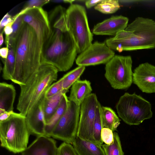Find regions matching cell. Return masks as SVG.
Segmentation results:
<instances>
[{
	"label": "cell",
	"instance_id": "obj_2",
	"mask_svg": "<svg viewBox=\"0 0 155 155\" xmlns=\"http://www.w3.org/2000/svg\"><path fill=\"white\" fill-rule=\"evenodd\" d=\"M113 51H123L155 48V21L143 17L136 18L125 30L104 42Z\"/></svg>",
	"mask_w": 155,
	"mask_h": 155
},
{
	"label": "cell",
	"instance_id": "obj_8",
	"mask_svg": "<svg viewBox=\"0 0 155 155\" xmlns=\"http://www.w3.org/2000/svg\"><path fill=\"white\" fill-rule=\"evenodd\" d=\"M132 60L130 56L115 55L105 64V77L111 87L126 89L133 82Z\"/></svg>",
	"mask_w": 155,
	"mask_h": 155
},
{
	"label": "cell",
	"instance_id": "obj_3",
	"mask_svg": "<svg viewBox=\"0 0 155 155\" xmlns=\"http://www.w3.org/2000/svg\"><path fill=\"white\" fill-rule=\"evenodd\" d=\"M51 28L49 37L41 46V63L51 65L58 71H66L76 59V45L67 28Z\"/></svg>",
	"mask_w": 155,
	"mask_h": 155
},
{
	"label": "cell",
	"instance_id": "obj_5",
	"mask_svg": "<svg viewBox=\"0 0 155 155\" xmlns=\"http://www.w3.org/2000/svg\"><path fill=\"white\" fill-rule=\"evenodd\" d=\"M30 134L25 116L20 113L13 111L8 119L0 121L1 146L14 153L27 148Z\"/></svg>",
	"mask_w": 155,
	"mask_h": 155
},
{
	"label": "cell",
	"instance_id": "obj_24",
	"mask_svg": "<svg viewBox=\"0 0 155 155\" xmlns=\"http://www.w3.org/2000/svg\"><path fill=\"white\" fill-rule=\"evenodd\" d=\"M102 106L98 102L96 111L95 116L93 125V136L94 142L100 145L103 142L101 138V132L104 127L102 119Z\"/></svg>",
	"mask_w": 155,
	"mask_h": 155
},
{
	"label": "cell",
	"instance_id": "obj_36",
	"mask_svg": "<svg viewBox=\"0 0 155 155\" xmlns=\"http://www.w3.org/2000/svg\"><path fill=\"white\" fill-rule=\"evenodd\" d=\"M9 50L8 47H3L0 49V56L3 59H6L8 56Z\"/></svg>",
	"mask_w": 155,
	"mask_h": 155
},
{
	"label": "cell",
	"instance_id": "obj_35",
	"mask_svg": "<svg viewBox=\"0 0 155 155\" xmlns=\"http://www.w3.org/2000/svg\"><path fill=\"white\" fill-rule=\"evenodd\" d=\"M102 1V0H87L85 2V4L87 8H90L93 6L95 7Z\"/></svg>",
	"mask_w": 155,
	"mask_h": 155
},
{
	"label": "cell",
	"instance_id": "obj_37",
	"mask_svg": "<svg viewBox=\"0 0 155 155\" xmlns=\"http://www.w3.org/2000/svg\"><path fill=\"white\" fill-rule=\"evenodd\" d=\"M13 111L5 112L0 114V121H4L8 119L10 116Z\"/></svg>",
	"mask_w": 155,
	"mask_h": 155
},
{
	"label": "cell",
	"instance_id": "obj_17",
	"mask_svg": "<svg viewBox=\"0 0 155 155\" xmlns=\"http://www.w3.org/2000/svg\"><path fill=\"white\" fill-rule=\"evenodd\" d=\"M92 88L90 81L78 80L71 86L68 100L80 106L84 100L91 94Z\"/></svg>",
	"mask_w": 155,
	"mask_h": 155
},
{
	"label": "cell",
	"instance_id": "obj_11",
	"mask_svg": "<svg viewBox=\"0 0 155 155\" xmlns=\"http://www.w3.org/2000/svg\"><path fill=\"white\" fill-rule=\"evenodd\" d=\"M115 55L105 42L96 41L79 54L75 62L78 66L85 67L106 64Z\"/></svg>",
	"mask_w": 155,
	"mask_h": 155
},
{
	"label": "cell",
	"instance_id": "obj_22",
	"mask_svg": "<svg viewBox=\"0 0 155 155\" xmlns=\"http://www.w3.org/2000/svg\"><path fill=\"white\" fill-rule=\"evenodd\" d=\"M68 91L63 90L50 97H45L44 110L46 123L49 120L59 106L64 94Z\"/></svg>",
	"mask_w": 155,
	"mask_h": 155
},
{
	"label": "cell",
	"instance_id": "obj_34",
	"mask_svg": "<svg viewBox=\"0 0 155 155\" xmlns=\"http://www.w3.org/2000/svg\"><path fill=\"white\" fill-rule=\"evenodd\" d=\"M13 21L8 23L4 28L3 31L5 35V37H9L12 33L13 29L12 25L14 22Z\"/></svg>",
	"mask_w": 155,
	"mask_h": 155
},
{
	"label": "cell",
	"instance_id": "obj_38",
	"mask_svg": "<svg viewBox=\"0 0 155 155\" xmlns=\"http://www.w3.org/2000/svg\"><path fill=\"white\" fill-rule=\"evenodd\" d=\"M4 41L2 32L1 33L0 35V46L1 47Z\"/></svg>",
	"mask_w": 155,
	"mask_h": 155
},
{
	"label": "cell",
	"instance_id": "obj_15",
	"mask_svg": "<svg viewBox=\"0 0 155 155\" xmlns=\"http://www.w3.org/2000/svg\"><path fill=\"white\" fill-rule=\"evenodd\" d=\"M128 20L127 18L121 15L112 16L95 25L92 33L96 35L114 36L118 32L125 29Z\"/></svg>",
	"mask_w": 155,
	"mask_h": 155
},
{
	"label": "cell",
	"instance_id": "obj_20",
	"mask_svg": "<svg viewBox=\"0 0 155 155\" xmlns=\"http://www.w3.org/2000/svg\"><path fill=\"white\" fill-rule=\"evenodd\" d=\"M8 50L7 58L3 59L4 66L2 77L5 80H11L14 73L16 62V40L9 39L6 44Z\"/></svg>",
	"mask_w": 155,
	"mask_h": 155
},
{
	"label": "cell",
	"instance_id": "obj_23",
	"mask_svg": "<svg viewBox=\"0 0 155 155\" xmlns=\"http://www.w3.org/2000/svg\"><path fill=\"white\" fill-rule=\"evenodd\" d=\"M102 119L104 127L116 130L120 124V120L110 107L102 106Z\"/></svg>",
	"mask_w": 155,
	"mask_h": 155
},
{
	"label": "cell",
	"instance_id": "obj_7",
	"mask_svg": "<svg viewBox=\"0 0 155 155\" xmlns=\"http://www.w3.org/2000/svg\"><path fill=\"white\" fill-rule=\"evenodd\" d=\"M66 13L68 30L80 54L92 44L93 40L86 9L81 5L72 4L66 9Z\"/></svg>",
	"mask_w": 155,
	"mask_h": 155
},
{
	"label": "cell",
	"instance_id": "obj_6",
	"mask_svg": "<svg viewBox=\"0 0 155 155\" xmlns=\"http://www.w3.org/2000/svg\"><path fill=\"white\" fill-rule=\"evenodd\" d=\"M116 108L119 117L130 125H138L153 115L150 103L135 93H125L120 98Z\"/></svg>",
	"mask_w": 155,
	"mask_h": 155
},
{
	"label": "cell",
	"instance_id": "obj_39",
	"mask_svg": "<svg viewBox=\"0 0 155 155\" xmlns=\"http://www.w3.org/2000/svg\"><path fill=\"white\" fill-rule=\"evenodd\" d=\"M75 1V0H62V2H64L66 3H69L71 4Z\"/></svg>",
	"mask_w": 155,
	"mask_h": 155
},
{
	"label": "cell",
	"instance_id": "obj_9",
	"mask_svg": "<svg viewBox=\"0 0 155 155\" xmlns=\"http://www.w3.org/2000/svg\"><path fill=\"white\" fill-rule=\"evenodd\" d=\"M80 106L69 100L67 109L51 132L50 137L72 144L77 136Z\"/></svg>",
	"mask_w": 155,
	"mask_h": 155
},
{
	"label": "cell",
	"instance_id": "obj_29",
	"mask_svg": "<svg viewBox=\"0 0 155 155\" xmlns=\"http://www.w3.org/2000/svg\"><path fill=\"white\" fill-rule=\"evenodd\" d=\"M63 77L58 81L52 84L46 91L45 96L48 98L57 94L63 90Z\"/></svg>",
	"mask_w": 155,
	"mask_h": 155
},
{
	"label": "cell",
	"instance_id": "obj_26",
	"mask_svg": "<svg viewBox=\"0 0 155 155\" xmlns=\"http://www.w3.org/2000/svg\"><path fill=\"white\" fill-rule=\"evenodd\" d=\"M101 147L105 155H124L120 138L117 132H114V142L112 144H104Z\"/></svg>",
	"mask_w": 155,
	"mask_h": 155
},
{
	"label": "cell",
	"instance_id": "obj_30",
	"mask_svg": "<svg viewBox=\"0 0 155 155\" xmlns=\"http://www.w3.org/2000/svg\"><path fill=\"white\" fill-rule=\"evenodd\" d=\"M57 155H78L73 145L64 142L58 148Z\"/></svg>",
	"mask_w": 155,
	"mask_h": 155
},
{
	"label": "cell",
	"instance_id": "obj_18",
	"mask_svg": "<svg viewBox=\"0 0 155 155\" xmlns=\"http://www.w3.org/2000/svg\"><path fill=\"white\" fill-rule=\"evenodd\" d=\"M16 90L12 84L5 82L0 83V114L13 111Z\"/></svg>",
	"mask_w": 155,
	"mask_h": 155
},
{
	"label": "cell",
	"instance_id": "obj_1",
	"mask_svg": "<svg viewBox=\"0 0 155 155\" xmlns=\"http://www.w3.org/2000/svg\"><path fill=\"white\" fill-rule=\"evenodd\" d=\"M41 51L35 32L24 22L16 39L15 67L12 82L20 86L25 84L41 64Z\"/></svg>",
	"mask_w": 155,
	"mask_h": 155
},
{
	"label": "cell",
	"instance_id": "obj_19",
	"mask_svg": "<svg viewBox=\"0 0 155 155\" xmlns=\"http://www.w3.org/2000/svg\"><path fill=\"white\" fill-rule=\"evenodd\" d=\"M72 144L78 155H105L102 145L77 136Z\"/></svg>",
	"mask_w": 155,
	"mask_h": 155
},
{
	"label": "cell",
	"instance_id": "obj_4",
	"mask_svg": "<svg viewBox=\"0 0 155 155\" xmlns=\"http://www.w3.org/2000/svg\"><path fill=\"white\" fill-rule=\"evenodd\" d=\"M58 71L51 65L41 64L25 84L20 86L21 92L17 107L20 113L26 115L57 80Z\"/></svg>",
	"mask_w": 155,
	"mask_h": 155
},
{
	"label": "cell",
	"instance_id": "obj_16",
	"mask_svg": "<svg viewBox=\"0 0 155 155\" xmlns=\"http://www.w3.org/2000/svg\"><path fill=\"white\" fill-rule=\"evenodd\" d=\"M56 142L50 137L40 135L22 152V155H57Z\"/></svg>",
	"mask_w": 155,
	"mask_h": 155
},
{
	"label": "cell",
	"instance_id": "obj_31",
	"mask_svg": "<svg viewBox=\"0 0 155 155\" xmlns=\"http://www.w3.org/2000/svg\"><path fill=\"white\" fill-rule=\"evenodd\" d=\"M50 1L48 0H31L26 2L24 7L18 14L21 15L27 10L34 8H41L43 6L48 3Z\"/></svg>",
	"mask_w": 155,
	"mask_h": 155
},
{
	"label": "cell",
	"instance_id": "obj_33",
	"mask_svg": "<svg viewBox=\"0 0 155 155\" xmlns=\"http://www.w3.org/2000/svg\"><path fill=\"white\" fill-rule=\"evenodd\" d=\"M14 20L12 17L8 13H7L4 16L0 21V30H1L3 28H4L8 23L13 21Z\"/></svg>",
	"mask_w": 155,
	"mask_h": 155
},
{
	"label": "cell",
	"instance_id": "obj_25",
	"mask_svg": "<svg viewBox=\"0 0 155 155\" xmlns=\"http://www.w3.org/2000/svg\"><path fill=\"white\" fill-rule=\"evenodd\" d=\"M85 69V66H78L64 75L63 76V90L68 91L70 87L79 80Z\"/></svg>",
	"mask_w": 155,
	"mask_h": 155
},
{
	"label": "cell",
	"instance_id": "obj_32",
	"mask_svg": "<svg viewBox=\"0 0 155 155\" xmlns=\"http://www.w3.org/2000/svg\"><path fill=\"white\" fill-rule=\"evenodd\" d=\"M101 138L105 144H110L114 142V132L109 128L104 127L101 130Z\"/></svg>",
	"mask_w": 155,
	"mask_h": 155
},
{
	"label": "cell",
	"instance_id": "obj_12",
	"mask_svg": "<svg viewBox=\"0 0 155 155\" xmlns=\"http://www.w3.org/2000/svg\"><path fill=\"white\" fill-rule=\"evenodd\" d=\"M22 15L24 22L31 26L35 32L41 48L51 32L48 15L41 8L29 9Z\"/></svg>",
	"mask_w": 155,
	"mask_h": 155
},
{
	"label": "cell",
	"instance_id": "obj_10",
	"mask_svg": "<svg viewBox=\"0 0 155 155\" xmlns=\"http://www.w3.org/2000/svg\"><path fill=\"white\" fill-rule=\"evenodd\" d=\"M96 94L91 93L80 106V119L77 136L85 140L94 142L93 131L97 105Z\"/></svg>",
	"mask_w": 155,
	"mask_h": 155
},
{
	"label": "cell",
	"instance_id": "obj_14",
	"mask_svg": "<svg viewBox=\"0 0 155 155\" xmlns=\"http://www.w3.org/2000/svg\"><path fill=\"white\" fill-rule=\"evenodd\" d=\"M45 99L44 95L25 116L27 124L31 133L38 136H46Z\"/></svg>",
	"mask_w": 155,
	"mask_h": 155
},
{
	"label": "cell",
	"instance_id": "obj_21",
	"mask_svg": "<svg viewBox=\"0 0 155 155\" xmlns=\"http://www.w3.org/2000/svg\"><path fill=\"white\" fill-rule=\"evenodd\" d=\"M69 102V100L66 93L64 94L59 106L51 118L46 123V136L50 137V134L53 129L66 111Z\"/></svg>",
	"mask_w": 155,
	"mask_h": 155
},
{
	"label": "cell",
	"instance_id": "obj_27",
	"mask_svg": "<svg viewBox=\"0 0 155 155\" xmlns=\"http://www.w3.org/2000/svg\"><path fill=\"white\" fill-rule=\"evenodd\" d=\"M120 8L118 0H103L94 7L95 10L106 14H113Z\"/></svg>",
	"mask_w": 155,
	"mask_h": 155
},
{
	"label": "cell",
	"instance_id": "obj_13",
	"mask_svg": "<svg viewBox=\"0 0 155 155\" xmlns=\"http://www.w3.org/2000/svg\"><path fill=\"white\" fill-rule=\"evenodd\" d=\"M133 82L143 92L155 93V66L147 62L139 64L134 70Z\"/></svg>",
	"mask_w": 155,
	"mask_h": 155
},
{
	"label": "cell",
	"instance_id": "obj_28",
	"mask_svg": "<svg viewBox=\"0 0 155 155\" xmlns=\"http://www.w3.org/2000/svg\"><path fill=\"white\" fill-rule=\"evenodd\" d=\"M15 16H13L14 21L12 25V32L9 37H5V41L8 39L15 40L24 23L22 14L19 15L17 14Z\"/></svg>",
	"mask_w": 155,
	"mask_h": 155
}]
</instances>
